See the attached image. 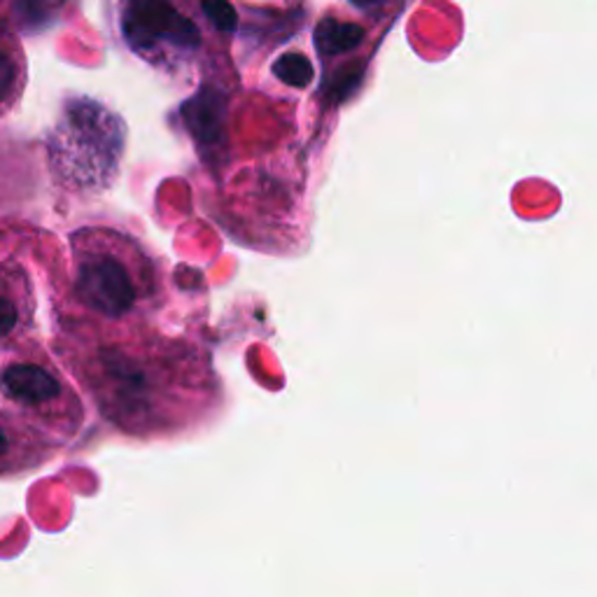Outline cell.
I'll return each instance as SVG.
<instances>
[{
  "label": "cell",
  "instance_id": "obj_1",
  "mask_svg": "<svg viewBox=\"0 0 597 597\" xmlns=\"http://www.w3.org/2000/svg\"><path fill=\"white\" fill-rule=\"evenodd\" d=\"M57 360L105 423L136 439H164L213 421L224 405L217 369L197 341L150 320L61 318Z\"/></svg>",
  "mask_w": 597,
  "mask_h": 597
},
{
  "label": "cell",
  "instance_id": "obj_2",
  "mask_svg": "<svg viewBox=\"0 0 597 597\" xmlns=\"http://www.w3.org/2000/svg\"><path fill=\"white\" fill-rule=\"evenodd\" d=\"M63 313L99 322L150 320L169 299L161 260L115 227H83L69 236Z\"/></svg>",
  "mask_w": 597,
  "mask_h": 597
},
{
  "label": "cell",
  "instance_id": "obj_3",
  "mask_svg": "<svg viewBox=\"0 0 597 597\" xmlns=\"http://www.w3.org/2000/svg\"><path fill=\"white\" fill-rule=\"evenodd\" d=\"M0 399L59 446L87 421L83 397L34 336L0 355Z\"/></svg>",
  "mask_w": 597,
  "mask_h": 597
},
{
  "label": "cell",
  "instance_id": "obj_4",
  "mask_svg": "<svg viewBox=\"0 0 597 597\" xmlns=\"http://www.w3.org/2000/svg\"><path fill=\"white\" fill-rule=\"evenodd\" d=\"M124 136V122L105 105L69 101L47 140L54 181L69 191L108 189L120 173Z\"/></svg>",
  "mask_w": 597,
  "mask_h": 597
},
{
  "label": "cell",
  "instance_id": "obj_5",
  "mask_svg": "<svg viewBox=\"0 0 597 597\" xmlns=\"http://www.w3.org/2000/svg\"><path fill=\"white\" fill-rule=\"evenodd\" d=\"M122 30L134 50H152L159 42L194 50L201 42L199 28L185 14L177 12L169 0H128Z\"/></svg>",
  "mask_w": 597,
  "mask_h": 597
},
{
  "label": "cell",
  "instance_id": "obj_6",
  "mask_svg": "<svg viewBox=\"0 0 597 597\" xmlns=\"http://www.w3.org/2000/svg\"><path fill=\"white\" fill-rule=\"evenodd\" d=\"M36 287L17 262H0V355L30 338L36 322Z\"/></svg>",
  "mask_w": 597,
  "mask_h": 597
},
{
  "label": "cell",
  "instance_id": "obj_7",
  "mask_svg": "<svg viewBox=\"0 0 597 597\" xmlns=\"http://www.w3.org/2000/svg\"><path fill=\"white\" fill-rule=\"evenodd\" d=\"M61 448L20 413L0 407V476L34 472Z\"/></svg>",
  "mask_w": 597,
  "mask_h": 597
},
{
  "label": "cell",
  "instance_id": "obj_8",
  "mask_svg": "<svg viewBox=\"0 0 597 597\" xmlns=\"http://www.w3.org/2000/svg\"><path fill=\"white\" fill-rule=\"evenodd\" d=\"M315 47L322 57H334V54H344L360 47L364 40V28L358 24H348V22H338V20H322L315 26Z\"/></svg>",
  "mask_w": 597,
  "mask_h": 597
},
{
  "label": "cell",
  "instance_id": "obj_9",
  "mask_svg": "<svg viewBox=\"0 0 597 597\" xmlns=\"http://www.w3.org/2000/svg\"><path fill=\"white\" fill-rule=\"evenodd\" d=\"M22 63L8 47H0V115L14 103L22 91Z\"/></svg>",
  "mask_w": 597,
  "mask_h": 597
},
{
  "label": "cell",
  "instance_id": "obj_10",
  "mask_svg": "<svg viewBox=\"0 0 597 597\" xmlns=\"http://www.w3.org/2000/svg\"><path fill=\"white\" fill-rule=\"evenodd\" d=\"M273 73H276V77L283 79L285 85L306 87L313 77V66L303 54L289 52V54L281 57L276 63H273Z\"/></svg>",
  "mask_w": 597,
  "mask_h": 597
},
{
  "label": "cell",
  "instance_id": "obj_11",
  "mask_svg": "<svg viewBox=\"0 0 597 597\" xmlns=\"http://www.w3.org/2000/svg\"><path fill=\"white\" fill-rule=\"evenodd\" d=\"M201 8L208 22H211L215 28L234 30L238 26V14L229 0H203Z\"/></svg>",
  "mask_w": 597,
  "mask_h": 597
},
{
  "label": "cell",
  "instance_id": "obj_12",
  "mask_svg": "<svg viewBox=\"0 0 597 597\" xmlns=\"http://www.w3.org/2000/svg\"><path fill=\"white\" fill-rule=\"evenodd\" d=\"M14 12L24 26H42L50 20V0H14Z\"/></svg>",
  "mask_w": 597,
  "mask_h": 597
},
{
  "label": "cell",
  "instance_id": "obj_13",
  "mask_svg": "<svg viewBox=\"0 0 597 597\" xmlns=\"http://www.w3.org/2000/svg\"><path fill=\"white\" fill-rule=\"evenodd\" d=\"M362 75H364V66L362 63H350V66H346L344 71H338L332 79V89L336 94V99H348V96L358 89V85L362 83Z\"/></svg>",
  "mask_w": 597,
  "mask_h": 597
},
{
  "label": "cell",
  "instance_id": "obj_14",
  "mask_svg": "<svg viewBox=\"0 0 597 597\" xmlns=\"http://www.w3.org/2000/svg\"><path fill=\"white\" fill-rule=\"evenodd\" d=\"M352 3L358 8H376L383 3V0H352Z\"/></svg>",
  "mask_w": 597,
  "mask_h": 597
}]
</instances>
